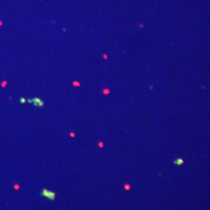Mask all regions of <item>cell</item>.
I'll list each match as a JSON object with an SVG mask.
<instances>
[{"mask_svg": "<svg viewBox=\"0 0 210 210\" xmlns=\"http://www.w3.org/2000/svg\"><path fill=\"white\" fill-rule=\"evenodd\" d=\"M20 102H21V103H23V104H24V103L26 102V100H25L24 98H23V97H22V98H20Z\"/></svg>", "mask_w": 210, "mask_h": 210, "instance_id": "277c9868", "label": "cell"}, {"mask_svg": "<svg viewBox=\"0 0 210 210\" xmlns=\"http://www.w3.org/2000/svg\"><path fill=\"white\" fill-rule=\"evenodd\" d=\"M41 196L46 198L51 201H54L55 200V196H56V193L52 192V191L48 190L47 188H43L41 190V192L40 193Z\"/></svg>", "mask_w": 210, "mask_h": 210, "instance_id": "6da1fadb", "label": "cell"}, {"mask_svg": "<svg viewBox=\"0 0 210 210\" xmlns=\"http://www.w3.org/2000/svg\"><path fill=\"white\" fill-rule=\"evenodd\" d=\"M178 160V161H176L175 163H178V164H179V165H181V164L183 163V161H181V160Z\"/></svg>", "mask_w": 210, "mask_h": 210, "instance_id": "3957f363", "label": "cell"}, {"mask_svg": "<svg viewBox=\"0 0 210 210\" xmlns=\"http://www.w3.org/2000/svg\"><path fill=\"white\" fill-rule=\"evenodd\" d=\"M28 102H30V103L33 102V104L36 107H43L45 104V103L40 98H37V97L33 98L32 100H28Z\"/></svg>", "mask_w": 210, "mask_h": 210, "instance_id": "7a4b0ae2", "label": "cell"}]
</instances>
